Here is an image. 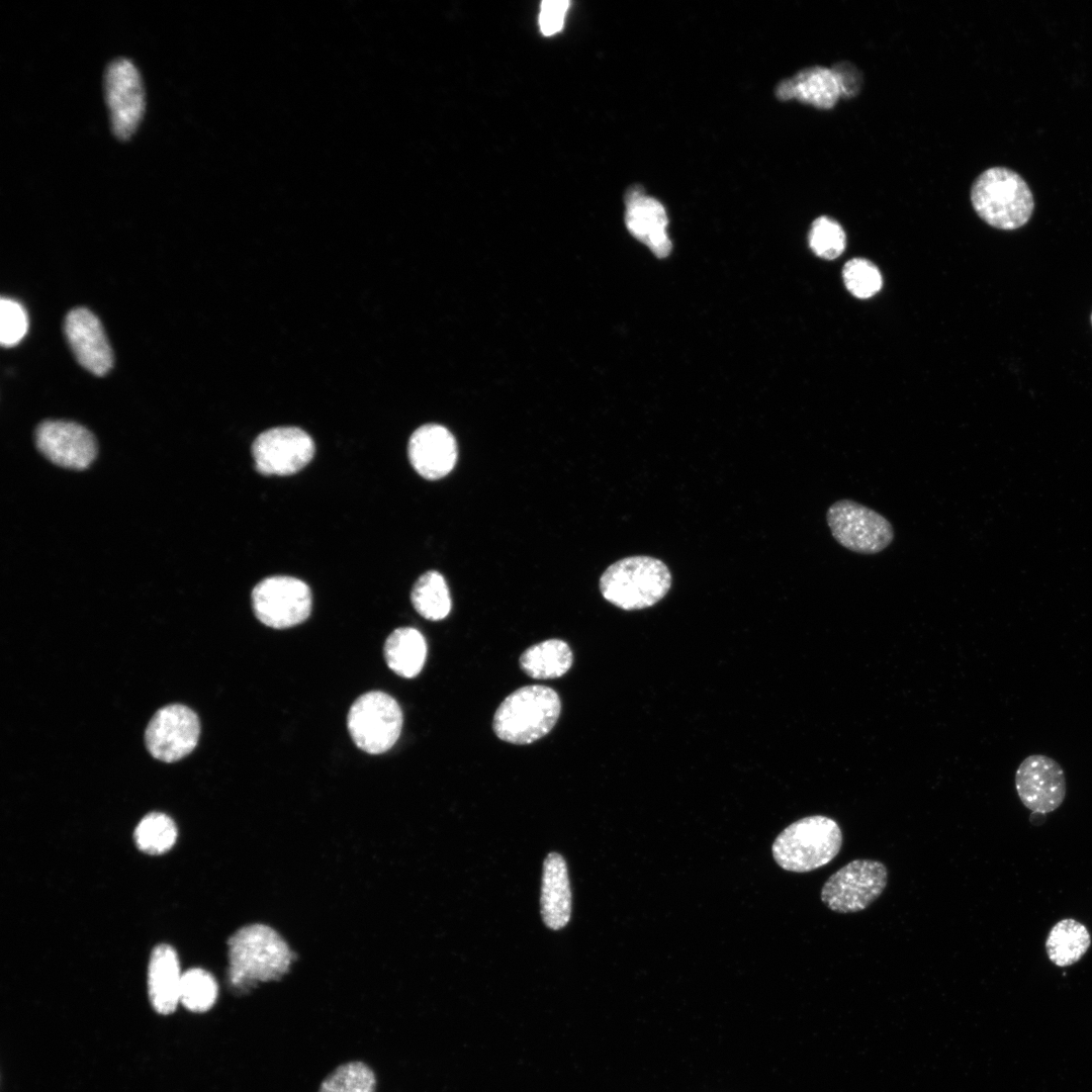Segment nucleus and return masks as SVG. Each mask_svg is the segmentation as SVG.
Here are the masks:
<instances>
[{
    "label": "nucleus",
    "mask_w": 1092,
    "mask_h": 1092,
    "mask_svg": "<svg viewBox=\"0 0 1092 1092\" xmlns=\"http://www.w3.org/2000/svg\"><path fill=\"white\" fill-rule=\"evenodd\" d=\"M226 946L225 984L236 996L250 995L263 984L281 982L297 959L283 935L262 922L238 928L229 936Z\"/></svg>",
    "instance_id": "nucleus-1"
},
{
    "label": "nucleus",
    "mask_w": 1092,
    "mask_h": 1092,
    "mask_svg": "<svg viewBox=\"0 0 1092 1092\" xmlns=\"http://www.w3.org/2000/svg\"><path fill=\"white\" fill-rule=\"evenodd\" d=\"M561 711L558 694L540 685L525 686L510 694L496 709L492 728L503 741L529 744L548 734Z\"/></svg>",
    "instance_id": "nucleus-2"
},
{
    "label": "nucleus",
    "mask_w": 1092,
    "mask_h": 1092,
    "mask_svg": "<svg viewBox=\"0 0 1092 1092\" xmlns=\"http://www.w3.org/2000/svg\"><path fill=\"white\" fill-rule=\"evenodd\" d=\"M671 586L666 564L654 557L635 555L611 564L600 578L602 596L625 611H636L657 604Z\"/></svg>",
    "instance_id": "nucleus-3"
},
{
    "label": "nucleus",
    "mask_w": 1092,
    "mask_h": 1092,
    "mask_svg": "<svg viewBox=\"0 0 1092 1092\" xmlns=\"http://www.w3.org/2000/svg\"><path fill=\"white\" fill-rule=\"evenodd\" d=\"M841 846L838 823L824 815H812L787 826L775 839L771 852L782 869L808 873L828 864Z\"/></svg>",
    "instance_id": "nucleus-4"
},
{
    "label": "nucleus",
    "mask_w": 1092,
    "mask_h": 1092,
    "mask_svg": "<svg viewBox=\"0 0 1092 1092\" xmlns=\"http://www.w3.org/2000/svg\"><path fill=\"white\" fill-rule=\"evenodd\" d=\"M971 201L977 214L993 228L1011 231L1032 215L1033 195L1024 179L1005 167L984 171L973 183Z\"/></svg>",
    "instance_id": "nucleus-5"
},
{
    "label": "nucleus",
    "mask_w": 1092,
    "mask_h": 1092,
    "mask_svg": "<svg viewBox=\"0 0 1092 1092\" xmlns=\"http://www.w3.org/2000/svg\"><path fill=\"white\" fill-rule=\"evenodd\" d=\"M402 712L389 695L373 691L360 696L351 706L347 725L354 743L363 751L379 754L390 749L402 728Z\"/></svg>",
    "instance_id": "nucleus-6"
},
{
    "label": "nucleus",
    "mask_w": 1092,
    "mask_h": 1092,
    "mask_svg": "<svg viewBox=\"0 0 1092 1092\" xmlns=\"http://www.w3.org/2000/svg\"><path fill=\"white\" fill-rule=\"evenodd\" d=\"M888 871L874 859H854L833 873L821 890V901L840 914L864 910L884 892Z\"/></svg>",
    "instance_id": "nucleus-7"
},
{
    "label": "nucleus",
    "mask_w": 1092,
    "mask_h": 1092,
    "mask_svg": "<svg viewBox=\"0 0 1092 1092\" xmlns=\"http://www.w3.org/2000/svg\"><path fill=\"white\" fill-rule=\"evenodd\" d=\"M103 90L113 135L120 141L130 139L145 111L143 80L131 60L116 57L106 65Z\"/></svg>",
    "instance_id": "nucleus-8"
},
{
    "label": "nucleus",
    "mask_w": 1092,
    "mask_h": 1092,
    "mask_svg": "<svg viewBox=\"0 0 1092 1092\" xmlns=\"http://www.w3.org/2000/svg\"><path fill=\"white\" fill-rule=\"evenodd\" d=\"M826 521L833 538L855 553H879L894 539L893 526L884 516L851 499L833 503Z\"/></svg>",
    "instance_id": "nucleus-9"
},
{
    "label": "nucleus",
    "mask_w": 1092,
    "mask_h": 1092,
    "mask_svg": "<svg viewBox=\"0 0 1092 1092\" xmlns=\"http://www.w3.org/2000/svg\"><path fill=\"white\" fill-rule=\"evenodd\" d=\"M253 611L264 625L285 629L305 621L311 611V593L302 580L291 576H270L252 592Z\"/></svg>",
    "instance_id": "nucleus-10"
},
{
    "label": "nucleus",
    "mask_w": 1092,
    "mask_h": 1092,
    "mask_svg": "<svg viewBox=\"0 0 1092 1092\" xmlns=\"http://www.w3.org/2000/svg\"><path fill=\"white\" fill-rule=\"evenodd\" d=\"M256 470L263 475H291L305 467L314 455L311 437L296 427H277L261 433L253 442Z\"/></svg>",
    "instance_id": "nucleus-11"
},
{
    "label": "nucleus",
    "mask_w": 1092,
    "mask_h": 1092,
    "mask_svg": "<svg viewBox=\"0 0 1092 1092\" xmlns=\"http://www.w3.org/2000/svg\"><path fill=\"white\" fill-rule=\"evenodd\" d=\"M200 734L198 716L190 708L173 704L158 710L149 722L145 741L150 753L166 762L179 760L196 746Z\"/></svg>",
    "instance_id": "nucleus-12"
},
{
    "label": "nucleus",
    "mask_w": 1092,
    "mask_h": 1092,
    "mask_svg": "<svg viewBox=\"0 0 1092 1092\" xmlns=\"http://www.w3.org/2000/svg\"><path fill=\"white\" fill-rule=\"evenodd\" d=\"M39 452L58 466L83 470L95 459L97 443L82 425L62 420L40 423L34 434Z\"/></svg>",
    "instance_id": "nucleus-13"
},
{
    "label": "nucleus",
    "mask_w": 1092,
    "mask_h": 1092,
    "mask_svg": "<svg viewBox=\"0 0 1092 1092\" xmlns=\"http://www.w3.org/2000/svg\"><path fill=\"white\" fill-rule=\"evenodd\" d=\"M1015 787L1022 804L1038 814L1055 811L1066 796L1063 768L1055 759L1042 754L1029 755L1019 764Z\"/></svg>",
    "instance_id": "nucleus-14"
},
{
    "label": "nucleus",
    "mask_w": 1092,
    "mask_h": 1092,
    "mask_svg": "<svg viewBox=\"0 0 1092 1092\" xmlns=\"http://www.w3.org/2000/svg\"><path fill=\"white\" fill-rule=\"evenodd\" d=\"M625 223L629 233L657 258L670 254L668 217L663 204L647 195L641 186L630 187L625 195Z\"/></svg>",
    "instance_id": "nucleus-15"
},
{
    "label": "nucleus",
    "mask_w": 1092,
    "mask_h": 1092,
    "mask_svg": "<svg viewBox=\"0 0 1092 1092\" xmlns=\"http://www.w3.org/2000/svg\"><path fill=\"white\" fill-rule=\"evenodd\" d=\"M65 335L80 363L91 373L102 376L112 367L113 353L98 317L89 309H72L65 320Z\"/></svg>",
    "instance_id": "nucleus-16"
},
{
    "label": "nucleus",
    "mask_w": 1092,
    "mask_h": 1092,
    "mask_svg": "<svg viewBox=\"0 0 1092 1092\" xmlns=\"http://www.w3.org/2000/svg\"><path fill=\"white\" fill-rule=\"evenodd\" d=\"M407 455L412 466L422 477L440 479L449 474L456 464V440L445 427L427 424L412 434Z\"/></svg>",
    "instance_id": "nucleus-17"
},
{
    "label": "nucleus",
    "mask_w": 1092,
    "mask_h": 1092,
    "mask_svg": "<svg viewBox=\"0 0 1092 1092\" xmlns=\"http://www.w3.org/2000/svg\"><path fill=\"white\" fill-rule=\"evenodd\" d=\"M182 973L175 949L168 944L157 945L148 967V992L156 1012L167 1015L180 1003Z\"/></svg>",
    "instance_id": "nucleus-18"
},
{
    "label": "nucleus",
    "mask_w": 1092,
    "mask_h": 1092,
    "mask_svg": "<svg viewBox=\"0 0 1092 1092\" xmlns=\"http://www.w3.org/2000/svg\"><path fill=\"white\" fill-rule=\"evenodd\" d=\"M776 95L781 100L797 99L820 109H829L841 96V88L832 69L811 67L782 81Z\"/></svg>",
    "instance_id": "nucleus-19"
},
{
    "label": "nucleus",
    "mask_w": 1092,
    "mask_h": 1092,
    "mask_svg": "<svg viewBox=\"0 0 1092 1092\" xmlns=\"http://www.w3.org/2000/svg\"><path fill=\"white\" fill-rule=\"evenodd\" d=\"M541 914L547 927L558 930L570 919L571 891L564 858L556 852L549 853L544 860Z\"/></svg>",
    "instance_id": "nucleus-20"
},
{
    "label": "nucleus",
    "mask_w": 1092,
    "mask_h": 1092,
    "mask_svg": "<svg viewBox=\"0 0 1092 1092\" xmlns=\"http://www.w3.org/2000/svg\"><path fill=\"white\" fill-rule=\"evenodd\" d=\"M387 666L405 678L417 676L426 661L427 643L423 634L412 627L395 629L386 639L383 648Z\"/></svg>",
    "instance_id": "nucleus-21"
},
{
    "label": "nucleus",
    "mask_w": 1092,
    "mask_h": 1092,
    "mask_svg": "<svg viewBox=\"0 0 1092 1092\" xmlns=\"http://www.w3.org/2000/svg\"><path fill=\"white\" fill-rule=\"evenodd\" d=\"M573 655L566 642L548 639L527 648L521 655V669L536 679H551L564 675L572 665Z\"/></svg>",
    "instance_id": "nucleus-22"
},
{
    "label": "nucleus",
    "mask_w": 1092,
    "mask_h": 1092,
    "mask_svg": "<svg viewBox=\"0 0 1092 1092\" xmlns=\"http://www.w3.org/2000/svg\"><path fill=\"white\" fill-rule=\"evenodd\" d=\"M1091 945L1087 927L1072 918L1058 921L1050 930L1045 950L1050 961L1058 967H1069L1079 962Z\"/></svg>",
    "instance_id": "nucleus-23"
},
{
    "label": "nucleus",
    "mask_w": 1092,
    "mask_h": 1092,
    "mask_svg": "<svg viewBox=\"0 0 1092 1092\" xmlns=\"http://www.w3.org/2000/svg\"><path fill=\"white\" fill-rule=\"evenodd\" d=\"M411 600L416 611L430 621L443 620L451 611L448 585L442 574L436 570H429L416 580Z\"/></svg>",
    "instance_id": "nucleus-24"
},
{
    "label": "nucleus",
    "mask_w": 1092,
    "mask_h": 1092,
    "mask_svg": "<svg viewBox=\"0 0 1092 1092\" xmlns=\"http://www.w3.org/2000/svg\"><path fill=\"white\" fill-rule=\"evenodd\" d=\"M133 838L140 850L151 855H159L174 845L177 839V828L168 815L152 812L139 822Z\"/></svg>",
    "instance_id": "nucleus-25"
},
{
    "label": "nucleus",
    "mask_w": 1092,
    "mask_h": 1092,
    "mask_svg": "<svg viewBox=\"0 0 1092 1092\" xmlns=\"http://www.w3.org/2000/svg\"><path fill=\"white\" fill-rule=\"evenodd\" d=\"M218 984L214 976L202 969L192 968L182 974L180 1003L192 1012H205L216 1002Z\"/></svg>",
    "instance_id": "nucleus-26"
},
{
    "label": "nucleus",
    "mask_w": 1092,
    "mask_h": 1092,
    "mask_svg": "<svg viewBox=\"0 0 1092 1092\" xmlns=\"http://www.w3.org/2000/svg\"><path fill=\"white\" fill-rule=\"evenodd\" d=\"M376 1077L364 1062L352 1061L337 1067L321 1083L317 1092H375Z\"/></svg>",
    "instance_id": "nucleus-27"
},
{
    "label": "nucleus",
    "mask_w": 1092,
    "mask_h": 1092,
    "mask_svg": "<svg viewBox=\"0 0 1092 1092\" xmlns=\"http://www.w3.org/2000/svg\"><path fill=\"white\" fill-rule=\"evenodd\" d=\"M845 233L841 225L828 216L816 218L809 232V246L820 258L832 260L845 249Z\"/></svg>",
    "instance_id": "nucleus-28"
},
{
    "label": "nucleus",
    "mask_w": 1092,
    "mask_h": 1092,
    "mask_svg": "<svg viewBox=\"0 0 1092 1092\" xmlns=\"http://www.w3.org/2000/svg\"><path fill=\"white\" fill-rule=\"evenodd\" d=\"M842 278L847 290L857 298H869L882 287L879 269L867 259L854 258L845 263Z\"/></svg>",
    "instance_id": "nucleus-29"
},
{
    "label": "nucleus",
    "mask_w": 1092,
    "mask_h": 1092,
    "mask_svg": "<svg viewBox=\"0 0 1092 1092\" xmlns=\"http://www.w3.org/2000/svg\"><path fill=\"white\" fill-rule=\"evenodd\" d=\"M28 329L23 306L16 300L2 297L0 301V342L4 347L18 344Z\"/></svg>",
    "instance_id": "nucleus-30"
},
{
    "label": "nucleus",
    "mask_w": 1092,
    "mask_h": 1092,
    "mask_svg": "<svg viewBox=\"0 0 1092 1092\" xmlns=\"http://www.w3.org/2000/svg\"><path fill=\"white\" fill-rule=\"evenodd\" d=\"M568 4L566 0H545L541 3L539 26L544 35H552L562 28Z\"/></svg>",
    "instance_id": "nucleus-31"
},
{
    "label": "nucleus",
    "mask_w": 1092,
    "mask_h": 1092,
    "mask_svg": "<svg viewBox=\"0 0 1092 1092\" xmlns=\"http://www.w3.org/2000/svg\"><path fill=\"white\" fill-rule=\"evenodd\" d=\"M838 79L841 96H851L858 89L857 72L848 64H839L832 69Z\"/></svg>",
    "instance_id": "nucleus-32"
},
{
    "label": "nucleus",
    "mask_w": 1092,
    "mask_h": 1092,
    "mask_svg": "<svg viewBox=\"0 0 1092 1092\" xmlns=\"http://www.w3.org/2000/svg\"><path fill=\"white\" fill-rule=\"evenodd\" d=\"M1091 324H1092V313H1091Z\"/></svg>",
    "instance_id": "nucleus-33"
}]
</instances>
